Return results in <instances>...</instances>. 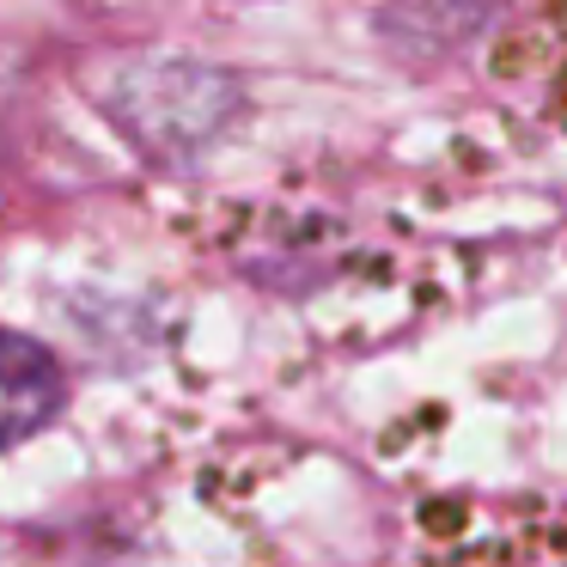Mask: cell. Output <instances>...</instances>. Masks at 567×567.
Segmentation results:
<instances>
[{"instance_id": "2", "label": "cell", "mask_w": 567, "mask_h": 567, "mask_svg": "<svg viewBox=\"0 0 567 567\" xmlns=\"http://www.w3.org/2000/svg\"><path fill=\"white\" fill-rule=\"evenodd\" d=\"M62 409V367L38 342L0 330V445L31 440Z\"/></svg>"}, {"instance_id": "1", "label": "cell", "mask_w": 567, "mask_h": 567, "mask_svg": "<svg viewBox=\"0 0 567 567\" xmlns=\"http://www.w3.org/2000/svg\"><path fill=\"white\" fill-rule=\"evenodd\" d=\"M111 111L128 123V135L159 147L165 135V116H184V135L189 147L208 141L214 128L233 116V86L208 68H189V62H141L116 80V99Z\"/></svg>"}]
</instances>
